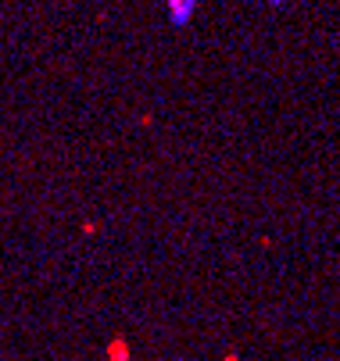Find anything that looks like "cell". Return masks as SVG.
Segmentation results:
<instances>
[{
  "mask_svg": "<svg viewBox=\"0 0 340 361\" xmlns=\"http://www.w3.org/2000/svg\"><path fill=\"white\" fill-rule=\"evenodd\" d=\"M104 354H108V361H129L133 357V347H129L126 336H111L108 347H104Z\"/></svg>",
  "mask_w": 340,
  "mask_h": 361,
  "instance_id": "cell-1",
  "label": "cell"
}]
</instances>
